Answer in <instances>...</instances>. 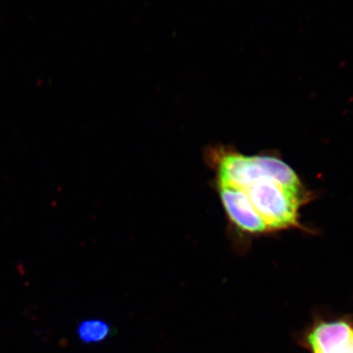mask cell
<instances>
[{
    "instance_id": "6da1fadb",
    "label": "cell",
    "mask_w": 353,
    "mask_h": 353,
    "mask_svg": "<svg viewBox=\"0 0 353 353\" xmlns=\"http://www.w3.org/2000/svg\"><path fill=\"white\" fill-rule=\"evenodd\" d=\"M204 157L214 174L213 185L243 190L269 234L292 229L308 231L299 212L312 199V194L296 192L279 182L259 153L246 155L231 146L216 145L206 148Z\"/></svg>"
},
{
    "instance_id": "7a4b0ae2",
    "label": "cell",
    "mask_w": 353,
    "mask_h": 353,
    "mask_svg": "<svg viewBox=\"0 0 353 353\" xmlns=\"http://www.w3.org/2000/svg\"><path fill=\"white\" fill-rule=\"evenodd\" d=\"M213 188L219 196L229 226L236 236L252 239L270 234L243 190L224 185H213Z\"/></svg>"
},
{
    "instance_id": "3957f363",
    "label": "cell",
    "mask_w": 353,
    "mask_h": 353,
    "mask_svg": "<svg viewBox=\"0 0 353 353\" xmlns=\"http://www.w3.org/2000/svg\"><path fill=\"white\" fill-rule=\"evenodd\" d=\"M306 343L311 353H353V325L345 320L317 323Z\"/></svg>"
},
{
    "instance_id": "277c9868",
    "label": "cell",
    "mask_w": 353,
    "mask_h": 353,
    "mask_svg": "<svg viewBox=\"0 0 353 353\" xmlns=\"http://www.w3.org/2000/svg\"><path fill=\"white\" fill-rule=\"evenodd\" d=\"M77 332L83 343L92 345L105 341L110 336L111 326L103 320L88 319L79 324Z\"/></svg>"
}]
</instances>
